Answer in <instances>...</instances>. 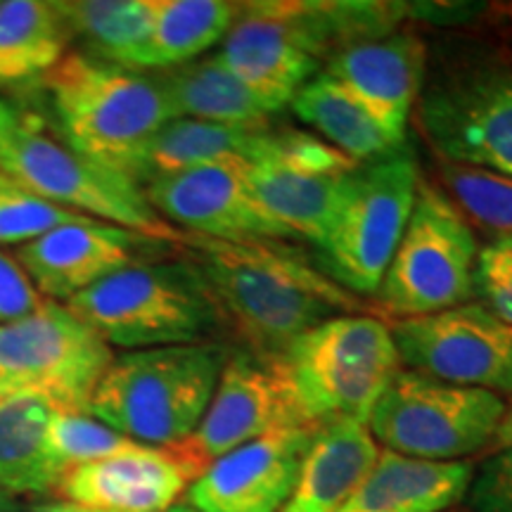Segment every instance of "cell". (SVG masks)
Segmentation results:
<instances>
[{
  "label": "cell",
  "instance_id": "obj_1",
  "mask_svg": "<svg viewBox=\"0 0 512 512\" xmlns=\"http://www.w3.org/2000/svg\"><path fill=\"white\" fill-rule=\"evenodd\" d=\"M183 249L252 354L283 356L325 320L366 311L356 294L278 240L223 242L185 233Z\"/></svg>",
  "mask_w": 512,
  "mask_h": 512
},
{
  "label": "cell",
  "instance_id": "obj_2",
  "mask_svg": "<svg viewBox=\"0 0 512 512\" xmlns=\"http://www.w3.org/2000/svg\"><path fill=\"white\" fill-rule=\"evenodd\" d=\"M43 88L62 143L131 181L147 143L174 119L152 76L86 53L64 55L43 76Z\"/></svg>",
  "mask_w": 512,
  "mask_h": 512
},
{
  "label": "cell",
  "instance_id": "obj_3",
  "mask_svg": "<svg viewBox=\"0 0 512 512\" xmlns=\"http://www.w3.org/2000/svg\"><path fill=\"white\" fill-rule=\"evenodd\" d=\"M64 306L110 347L131 351L214 342L228 325L192 259L128 266Z\"/></svg>",
  "mask_w": 512,
  "mask_h": 512
},
{
  "label": "cell",
  "instance_id": "obj_4",
  "mask_svg": "<svg viewBox=\"0 0 512 512\" xmlns=\"http://www.w3.org/2000/svg\"><path fill=\"white\" fill-rule=\"evenodd\" d=\"M228 356L219 342L114 356L93 392L91 415L138 444H181L207 413Z\"/></svg>",
  "mask_w": 512,
  "mask_h": 512
},
{
  "label": "cell",
  "instance_id": "obj_5",
  "mask_svg": "<svg viewBox=\"0 0 512 512\" xmlns=\"http://www.w3.org/2000/svg\"><path fill=\"white\" fill-rule=\"evenodd\" d=\"M283 363L304 418L366 422L401 358L389 325L363 313L335 316L287 347Z\"/></svg>",
  "mask_w": 512,
  "mask_h": 512
},
{
  "label": "cell",
  "instance_id": "obj_6",
  "mask_svg": "<svg viewBox=\"0 0 512 512\" xmlns=\"http://www.w3.org/2000/svg\"><path fill=\"white\" fill-rule=\"evenodd\" d=\"M0 174L15 188L72 209L88 219L133 230L145 238L181 247L185 230L166 223L138 183L76 155L27 117L0 140Z\"/></svg>",
  "mask_w": 512,
  "mask_h": 512
},
{
  "label": "cell",
  "instance_id": "obj_7",
  "mask_svg": "<svg viewBox=\"0 0 512 512\" xmlns=\"http://www.w3.org/2000/svg\"><path fill=\"white\" fill-rule=\"evenodd\" d=\"M505 401L486 389L399 370L368 415V430L384 451L453 463L491 446Z\"/></svg>",
  "mask_w": 512,
  "mask_h": 512
},
{
  "label": "cell",
  "instance_id": "obj_8",
  "mask_svg": "<svg viewBox=\"0 0 512 512\" xmlns=\"http://www.w3.org/2000/svg\"><path fill=\"white\" fill-rule=\"evenodd\" d=\"M420 171L411 150L361 164L349 176L328 235L320 245L323 271L356 294H377L411 219Z\"/></svg>",
  "mask_w": 512,
  "mask_h": 512
},
{
  "label": "cell",
  "instance_id": "obj_9",
  "mask_svg": "<svg viewBox=\"0 0 512 512\" xmlns=\"http://www.w3.org/2000/svg\"><path fill=\"white\" fill-rule=\"evenodd\" d=\"M475 230L451 197L422 181L411 219L380 283L384 309L403 318L467 304L475 294Z\"/></svg>",
  "mask_w": 512,
  "mask_h": 512
},
{
  "label": "cell",
  "instance_id": "obj_10",
  "mask_svg": "<svg viewBox=\"0 0 512 512\" xmlns=\"http://www.w3.org/2000/svg\"><path fill=\"white\" fill-rule=\"evenodd\" d=\"M112 361L110 344L53 299L0 323V399L29 394L57 411L91 413L95 387Z\"/></svg>",
  "mask_w": 512,
  "mask_h": 512
},
{
  "label": "cell",
  "instance_id": "obj_11",
  "mask_svg": "<svg viewBox=\"0 0 512 512\" xmlns=\"http://www.w3.org/2000/svg\"><path fill=\"white\" fill-rule=\"evenodd\" d=\"M294 427H311V422L304 418L283 358L245 351L228 356L200 425L171 451L197 479L235 448Z\"/></svg>",
  "mask_w": 512,
  "mask_h": 512
},
{
  "label": "cell",
  "instance_id": "obj_12",
  "mask_svg": "<svg viewBox=\"0 0 512 512\" xmlns=\"http://www.w3.org/2000/svg\"><path fill=\"white\" fill-rule=\"evenodd\" d=\"M420 126L446 162L512 178V67L472 64L422 93Z\"/></svg>",
  "mask_w": 512,
  "mask_h": 512
},
{
  "label": "cell",
  "instance_id": "obj_13",
  "mask_svg": "<svg viewBox=\"0 0 512 512\" xmlns=\"http://www.w3.org/2000/svg\"><path fill=\"white\" fill-rule=\"evenodd\" d=\"M408 370L460 387L512 394V325L482 304H463L389 325Z\"/></svg>",
  "mask_w": 512,
  "mask_h": 512
},
{
  "label": "cell",
  "instance_id": "obj_14",
  "mask_svg": "<svg viewBox=\"0 0 512 512\" xmlns=\"http://www.w3.org/2000/svg\"><path fill=\"white\" fill-rule=\"evenodd\" d=\"M216 55L273 114L290 105L320 64L297 3L240 5Z\"/></svg>",
  "mask_w": 512,
  "mask_h": 512
},
{
  "label": "cell",
  "instance_id": "obj_15",
  "mask_svg": "<svg viewBox=\"0 0 512 512\" xmlns=\"http://www.w3.org/2000/svg\"><path fill=\"white\" fill-rule=\"evenodd\" d=\"M247 162L228 159L145 185V200L166 223L185 233L223 242L283 240V233L256 207L247 183Z\"/></svg>",
  "mask_w": 512,
  "mask_h": 512
},
{
  "label": "cell",
  "instance_id": "obj_16",
  "mask_svg": "<svg viewBox=\"0 0 512 512\" xmlns=\"http://www.w3.org/2000/svg\"><path fill=\"white\" fill-rule=\"evenodd\" d=\"M164 242L95 219L67 223L19 247L15 259L46 299L67 304L107 275L152 261Z\"/></svg>",
  "mask_w": 512,
  "mask_h": 512
},
{
  "label": "cell",
  "instance_id": "obj_17",
  "mask_svg": "<svg viewBox=\"0 0 512 512\" xmlns=\"http://www.w3.org/2000/svg\"><path fill=\"white\" fill-rule=\"evenodd\" d=\"M316 425L271 432L214 460L190 484L188 505L197 512H280Z\"/></svg>",
  "mask_w": 512,
  "mask_h": 512
},
{
  "label": "cell",
  "instance_id": "obj_18",
  "mask_svg": "<svg viewBox=\"0 0 512 512\" xmlns=\"http://www.w3.org/2000/svg\"><path fill=\"white\" fill-rule=\"evenodd\" d=\"M192 482L188 465L171 448L133 444L67 470L55 494L64 503L105 512H166Z\"/></svg>",
  "mask_w": 512,
  "mask_h": 512
},
{
  "label": "cell",
  "instance_id": "obj_19",
  "mask_svg": "<svg viewBox=\"0 0 512 512\" xmlns=\"http://www.w3.org/2000/svg\"><path fill=\"white\" fill-rule=\"evenodd\" d=\"M325 74L342 83L389 128L406 133L408 114L422 91L425 46L408 31L356 43L332 55Z\"/></svg>",
  "mask_w": 512,
  "mask_h": 512
},
{
  "label": "cell",
  "instance_id": "obj_20",
  "mask_svg": "<svg viewBox=\"0 0 512 512\" xmlns=\"http://www.w3.org/2000/svg\"><path fill=\"white\" fill-rule=\"evenodd\" d=\"M380 456L366 422L323 420L313 427L299 479L280 512H337L354 496Z\"/></svg>",
  "mask_w": 512,
  "mask_h": 512
},
{
  "label": "cell",
  "instance_id": "obj_21",
  "mask_svg": "<svg viewBox=\"0 0 512 512\" xmlns=\"http://www.w3.org/2000/svg\"><path fill=\"white\" fill-rule=\"evenodd\" d=\"M475 477L467 460L437 463L380 451L354 496L337 512H444L463 501Z\"/></svg>",
  "mask_w": 512,
  "mask_h": 512
},
{
  "label": "cell",
  "instance_id": "obj_22",
  "mask_svg": "<svg viewBox=\"0 0 512 512\" xmlns=\"http://www.w3.org/2000/svg\"><path fill=\"white\" fill-rule=\"evenodd\" d=\"M354 171L335 174L278 162H254L247 166V183L256 207L283 238H302L320 247Z\"/></svg>",
  "mask_w": 512,
  "mask_h": 512
},
{
  "label": "cell",
  "instance_id": "obj_23",
  "mask_svg": "<svg viewBox=\"0 0 512 512\" xmlns=\"http://www.w3.org/2000/svg\"><path fill=\"white\" fill-rule=\"evenodd\" d=\"M268 128H271V121L238 126L197 119H171L147 143L133 181L145 188L159 178L183 174V171L204 164L228 162V159H242V162L252 164L264 145Z\"/></svg>",
  "mask_w": 512,
  "mask_h": 512
},
{
  "label": "cell",
  "instance_id": "obj_24",
  "mask_svg": "<svg viewBox=\"0 0 512 512\" xmlns=\"http://www.w3.org/2000/svg\"><path fill=\"white\" fill-rule=\"evenodd\" d=\"M292 112L335 150L358 164L375 162L406 147V133L377 119L356 95L328 74H316L290 102Z\"/></svg>",
  "mask_w": 512,
  "mask_h": 512
},
{
  "label": "cell",
  "instance_id": "obj_25",
  "mask_svg": "<svg viewBox=\"0 0 512 512\" xmlns=\"http://www.w3.org/2000/svg\"><path fill=\"white\" fill-rule=\"evenodd\" d=\"M152 79L169 102L174 119L254 126L268 124L273 117V112L230 72L219 55L197 57L181 67L159 69Z\"/></svg>",
  "mask_w": 512,
  "mask_h": 512
},
{
  "label": "cell",
  "instance_id": "obj_26",
  "mask_svg": "<svg viewBox=\"0 0 512 512\" xmlns=\"http://www.w3.org/2000/svg\"><path fill=\"white\" fill-rule=\"evenodd\" d=\"M55 406L41 396L0 399V494L41 496L55 491L62 472L48 448Z\"/></svg>",
  "mask_w": 512,
  "mask_h": 512
},
{
  "label": "cell",
  "instance_id": "obj_27",
  "mask_svg": "<svg viewBox=\"0 0 512 512\" xmlns=\"http://www.w3.org/2000/svg\"><path fill=\"white\" fill-rule=\"evenodd\" d=\"M72 41L88 57L140 72L152 29V0H72L57 3Z\"/></svg>",
  "mask_w": 512,
  "mask_h": 512
},
{
  "label": "cell",
  "instance_id": "obj_28",
  "mask_svg": "<svg viewBox=\"0 0 512 512\" xmlns=\"http://www.w3.org/2000/svg\"><path fill=\"white\" fill-rule=\"evenodd\" d=\"M72 43L57 3L0 0V83L46 76Z\"/></svg>",
  "mask_w": 512,
  "mask_h": 512
},
{
  "label": "cell",
  "instance_id": "obj_29",
  "mask_svg": "<svg viewBox=\"0 0 512 512\" xmlns=\"http://www.w3.org/2000/svg\"><path fill=\"white\" fill-rule=\"evenodd\" d=\"M238 8L226 0H152L143 69H171L197 60L226 38Z\"/></svg>",
  "mask_w": 512,
  "mask_h": 512
},
{
  "label": "cell",
  "instance_id": "obj_30",
  "mask_svg": "<svg viewBox=\"0 0 512 512\" xmlns=\"http://www.w3.org/2000/svg\"><path fill=\"white\" fill-rule=\"evenodd\" d=\"M446 195L460 209L467 223L494 233V238L512 235V178L475 166L446 162Z\"/></svg>",
  "mask_w": 512,
  "mask_h": 512
},
{
  "label": "cell",
  "instance_id": "obj_31",
  "mask_svg": "<svg viewBox=\"0 0 512 512\" xmlns=\"http://www.w3.org/2000/svg\"><path fill=\"white\" fill-rule=\"evenodd\" d=\"M133 444L138 441L114 432L91 413L57 411L55 408L53 418H50L48 448L62 475L76 465L93 463V460L126 451Z\"/></svg>",
  "mask_w": 512,
  "mask_h": 512
},
{
  "label": "cell",
  "instance_id": "obj_32",
  "mask_svg": "<svg viewBox=\"0 0 512 512\" xmlns=\"http://www.w3.org/2000/svg\"><path fill=\"white\" fill-rule=\"evenodd\" d=\"M88 216L64 209L19 188L0 190V245H29L50 230L67 223L86 221Z\"/></svg>",
  "mask_w": 512,
  "mask_h": 512
},
{
  "label": "cell",
  "instance_id": "obj_33",
  "mask_svg": "<svg viewBox=\"0 0 512 512\" xmlns=\"http://www.w3.org/2000/svg\"><path fill=\"white\" fill-rule=\"evenodd\" d=\"M475 294L482 297V306L512 325V235L494 238L479 249Z\"/></svg>",
  "mask_w": 512,
  "mask_h": 512
},
{
  "label": "cell",
  "instance_id": "obj_34",
  "mask_svg": "<svg viewBox=\"0 0 512 512\" xmlns=\"http://www.w3.org/2000/svg\"><path fill=\"white\" fill-rule=\"evenodd\" d=\"M465 498L475 512H512V446L479 465Z\"/></svg>",
  "mask_w": 512,
  "mask_h": 512
},
{
  "label": "cell",
  "instance_id": "obj_35",
  "mask_svg": "<svg viewBox=\"0 0 512 512\" xmlns=\"http://www.w3.org/2000/svg\"><path fill=\"white\" fill-rule=\"evenodd\" d=\"M43 302L46 297L36 290L15 256L0 249V323H12V320L29 316L41 309Z\"/></svg>",
  "mask_w": 512,
  "mask_h": 512
},
{
  "label": "cell",
  "instance_id": "obj_36",
  "mask_svg": "<svg viewBox=\"0 0 512 512\" xmlns=\"http://www.w3.org/2000/svg\"><path fill=\"white\" fill-rule=\"evenodd\" d=\"M510 446H512V406H505L501 425H498L494 439H491V448H494V451H503V448H510Z\"/></svg>",
  "mask_w": 512,
  "mask_h": 512
},
{
  "label": "cell",
  "instance_id": "obj_37",
  "mask_svg": "<svg viewBox=\"0 0 512 512\" xmlns=\"http://www.w3.org/2000/svg\"><path fill=\"white\" fill-rule=\"evenodd\" d=\"M22 114H19L15 107L8 105V102L0 100V140H3L8 133L19 124Z\"/></svg>",
  "mask_w": 512,
  "mask_h": 512
},
{
  "label": "cell",
  "instance_id": "obj_38",
  "mask_svg": "<svg viewBox=\"0 0 512 512\" xmlns=\"http://www.w3.org/2000/svg\"><path fill=\"white\" fill-rule=\"evenodd\" d=\"M34 512H105V510H95V508H83V505H74V503H46L34 508Z\"/></svg>",
  "mask_w": 512,
  "mask_h": 512
},
{
  "label": "cell",
  "instance_id": "obj_39",
  "mask_svg": "<svg viewBox=\"0 0 512 512\" xmlns=\"http://www.w3.org/2000/svg\"><path fill=\"white\" fill-rule=\"evenodd\" d=\"M166 512H197V510L190 508V505H174V508H169Z\"/></svg>",
  "mask_w": 512,
  "mask_h": 512
},
{
  "label": "cell",
  "instance_id": "obj_40",
  "mask_svg": "<svg viewBox=\"0 0 512 512\" xmlns=\"http://www.w3.org/2000/svg\"><path fill=\"white\" fill-rule=\"evenodd\" d=\"M10 188H15V183L8 181V178L0 174V190H10Z\"/></svg>",
  "mask_w": 512,
  "mask_h": 512
}]
</instances>
